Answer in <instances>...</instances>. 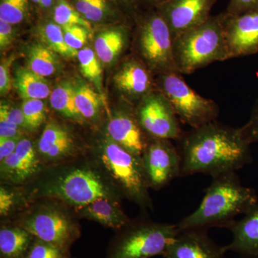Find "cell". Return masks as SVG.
<instances>
[{"instance_id":"obj_1","label":"cell","mask_w":258,"mask_h":258,"mask_svg":"<svg viewBox=\"0 0 258 258\" xmlns=\"http://www.w3.org/2000/svg\"><path fill=\"white\" fill-rule=\"evenodd\" d=\"M178 142L180 177L203 174L212 177L234 172L252 162L250 146L240 128L217 120L184 132Z\"/></svg>"},{"instance_id":"obj_2","label":"cell","mask_w":258,"mask_h":258,"mask_svg":"<svg viewBox=\"0 0 258 258\" xmlns=\"http://www.w3.org/2000/svg\"><path fill=\"white\" fill-rule=\"evenodd\" d=\"M258 203L256 191L244 186L236 172L212 177L201 203L195 211L176 224L179 231L230 228L235 218Z\"/></svg>"},{"instance_id":"obj_3","label":"cell","mask_w":258,"mask_h":258,"mask_svg":"<svg viewBox=\"0 0 258 258\" xmlns=\"http://www.w3.org/2000/svg\"><path fill=\"white\" fill-rule=\"evenodd\" d=\"M225 12L174 39V60L179 74L189 75L215 62L229 60Z\"/></svg>"},{"instance_id":"obj_4","label":"cell","mask_w":258,"mask_h":258,"mask_svg":"<svg viewBox=\"0 0 258 258\" xmlns=\"http://www.w3.org/2000/svg\"><path fill=\"white\" fill-rule=\"evenodd\" d=\"M113 241L107 258H151L164 255L179 232L177 225L142 222L130 224Z\"/></svg>"},{"instance_id":"obj_5","label":"cell","mask_w":258,"mask_h":258,"mask_svg":"<svg viewBox=\"0 0 258 258\" xmlns=\"http://www.w3.org/2000/svg\"><path fill=\"white\" fill-rule=\"evenodd\" d=\"M158 90L172 106L181 123L197 128L216 120L220 109L216 102L200 96L178 73L159 75Z\"/></svg>"},{"instance_id":"obj_6","label":"cell","mask_w":258,"mask_h":258,"mask_svg":"<svg viewBox=\"0 0 258 258\" xmlns=\"http://www.w3.org/2000/svg\"><path fill=\"white\" fill-rule=\"evenodd\" d=\"M138 46L149 70L159 75L178 73L172 34L156 8L139 20Z\"/></svg>"},{"instance_id":"obj_7","label":"cell","mask_w":258,"mask_h":258,"mask_svg":"<svg viewBox=\"0 0 258 258\" xmlns=\"http://www.w3.org/2000/svg\"><path fill=\"white\" fill-rule=\"evenodd\" d=\"M102 164L117 186L130 200L142 206L150 205L142 160L108 137L101 147Z\"/></svg>"},{"instance_id":"obj_8","label":"cell","mask_w":258,"mask_h":258,"mask_svg":"<svg viewBox=\"0 0 258 258\" xmlns=\"http://www.w3.org/2000/svg\"><path fill=\"white\" fill-rule=\"evenodd\" d=\"M135 113L141 128L150 139L178 141L184 133L170 103L159 90L144 98Z\"/></svg>"},{"instance_id":"obj_9","label":"cell","mask_w":258,"mask_h":258,"mask_svg":"<svg viewBox=\"0 0 258 258\" xmlns=\"http://www.w3.org/2000/svg\"><path fill=\"white\" fill-rule=\"evenodd\" d=\"M20 226L35 238L66 252L80 235L77 225L63 212L52 208L40 209L23 220Z\"/></svg>"},{"instance_id":"obj_10","label":"cell","mask_w":258,"mask_h":258,"mask_svg":"<svg viewBox=\"0 0 258 258\" xmlns=\"http://www.w3.org/2000/svg\"><path fill=\"white\" fill-rule=\"evenodd\" d=\"M141 160L149 187L161 189L181 176V154L171 140L150 139Z\"/></svg>"},{"instance_id":"obj_11","label":"cell","mask_w":258,"mask_h":258,"mask_svg":"<svg viewBox=\"0 0 258 258\" xmlns=\"http://www.w3.org/2000/svg\"><path fill=\"white\" fill-rule=\"evenodd\" d=\"M51 195L81 208L98 199L110 198L109 189L95 171L76 169L61 176L51 187Z\"/></svg>"},{"instance_id":"obj_12","label":"cell","mask_w":258,"mask_h":258,"mask_svg":"<svg viewBox=\"0 0 258 258\" xmlns=\"http://www.w3.org/2000/svg\"><path fill=\"white\" fill-rule=\"evenodd\" d=\"M217 0H169L156 8L170 29L173 38L205 23Z\"/></svg>"},{"instance_id":"obj_13","label":"cell","mask_w":258,"mask_h":258,"mask_svg":"<svg viewBox=\"0 0 258 258\" xmlns=\"http://www.w3.org/2000/svg\"><path fill=\"white\" fill-rule=\"evenodd\" d=\"M225 34L230 58L257 53L258 8L235 16L225 14Z\"/></svg>"},{"instance_id":"obj_14","label":"cell","mask_w":258,"mask_h":258,"mask_svg":"<svg viewBox=\"0 0 258 258\" xmlns=\"http://www.w3.org/2000/svg\"><path fill=\"white\" fill-rule=\"evenodd\" d=\"M227 249L209 237L207 230L179 231L164 254V258H224Z\"/></svg>"},{"instance_id":"obj_15","label":"cell","mask_w":258,"mask_h":258,"mask_svg":"<svg viewBox=\"0 0 258 258\" xmlns=\"http://www.w3.org/2000/svg\"><path fill=\"white\" fill-rule=\"evenodd\" d=\"M112 141L141 159L149 139L139 125L135 112H117L107 126Z\"/></svg>"},{"instance_id":"obj_16","label":"cell","mask_w":258,"mask_h":258,"mask_svg":"<svg viewBox=\"0 0 258 258\" xmlns=\"http://www.w3.org/2000/svg\"><path fill=\"white\" fill-rule=\"evenodd\" d=\"M229 230L232 240L226 246L227 251H233L244 258H258V203Z\"/></svg>"},{"instance_id":"obj_17","label":"cell","mask_w":258,"mask_h":258,"mask_svg":"<svg viewBox=\"0 0 258 258\" xmlns=\"http://www.w3.org/2000/svg\"><path fill=\"white\" fill-rule=\"evenodd\" d=\"M113 81L117 88L132 99L141 101L153 91L149 69L143 62L135 59L123 63L115 74Z\"/></svg>"},{"instance_id":"obj_18","label":"cell","mask_w":258,"mask_h":258,"mask_svg":"<svg viewBox=\"0 0 258 258\" xmlns=\"http://www.w3.org/2000/svg\"><path fill=\"white\" fill-rule=\"evenodd\" d=\"M38 159L31 141L21 139L15 152L1 161L3 178L20 183L25 181L37 172Z\"/></svg>"},{"instance_id":"obj_19","label":"cell","mask_w":258,"mask_h":258,"mask_svg":"<svg viewBox=\"0 0 258 258\" xmlns=\"http://www.w3.org/2000/svg\"><path fill=\"white\" fill-rule=\"evenodd\" d=\"M79 209L83 216L114 230H120L130 222L118 204L111 198L98 199Z\"/></svg>"},{"instance_id":"obj_20","label":"cell","mask_w":258,"mask_h":258,"mask_svg":"<svg viewBox=\"0 0 258 258\" xmlns=\"http://www.w3.org/2000/svg\"><path fill=\"white\" fill-rule=\"evenodd\" d=\"M33 237L21 226L3 227L0 230V254L2 258H25Z\"/></svg>"},{"instance_id":"obj_21","label":"cell","mask_w":258,"mask_h":258,"mask_svg":"<svg viewBox=\"0 0 258 258\" xmlns=\"http://www.w3.org/2000/svg\"><path fill=\"white\" fill-rule=\"evenodd\" d=\"M15 86L20 96L25 99H45L51 94L50 88L45 78L30 69L20 68L16 72Z\"/></svg>"},{"instance_id":"obj_22","label":"cell","mask_w":258,"mask_h":258,"mask_svg":"<svg viewBox=\"0 0 258 258\" xmlns=\"http://www.w3.org/2000/svg\"><path fill=\"white\" fill-rule=\"evenodd\" d=\"M126 32L123 29L114 28L101 32L95 42V52L98 58L110 63L118 57L125 45Z\"/></svg>"},{"instance_id":"obj_23","label":"cell","mask_w":258,"mask_h":258,"mask_svg":"<svg viewBox=\"0 0 258 258\" xmlns=\"http://www.w3.org/2000/svg\"><path fill=\"white\" fill-rule=\"evenodd\" d=\"M29 69L39 76L47 77L55 74L59 67L56 52L43 44H35L28 53Z\"/></svg>"},{"instance_id":"obj_24","label":"cell","mask_w":258,"mask_h":258,"mask_svg":"<svg viewBox=\"0 0 258 258\" xmlns=\"http://www.w3.org/2000/svg\"><path fill=\"white\" fill-rule=\"evenodd\" d=\"M50 105L53 109L68 118L79 121L82 118L76 104L75 86L70 82L60 83L51 92Z\"/></svg>"},{"instance_id":"obj_25","label":"cell","mask_w":258,"mask_h":258,"mask_svg":"<svg viewBox=\"0 0 258 258\" xmlns=\"http://www.w3.org/2000/svg\"><path fill=\"white\" fill-rule=\"evenodd\" d=\"M40 35L45 45L56 53L68 58L78 57L79 51L69 46L64 40L63 30L57 24L47 23L40 29Z\"/></svg>"},{"instance_id":"obj_26","label":"cell","mask_w":258,"mask_h":258,"mask_svg":"<svg viewBox=\"0 0 258 258\" xmlns=\"http://www.w3.org/2000/svg\"><path fill=\"white\" fill-rule=\"evenodd\" d=\"M75 86L76 104L84 118H93L98 115L101 106V98L86 83L80 81Z\"/></svg>"},{"instance_id":"obj_27","label":"cell","mask_w":258,"mask_h":258,"mask_svg":"<svg viewBox=\"0 0 258 258\" xmlns=\"http://www.w3.org/2000/svg\"><path fill=\"white\" fill-rule=\"evenodd\" d=\"M53 20L62 28L66 27H83L88 31L92 30L91 23L85 20L74 7L64 0H58L53 10Z\"/></svg>"},{"instance_id":"obj_28","label":"cell","mask_w":258,"mask_h":258,"mask_svg":"<svg viewBox=\"0 0 258 258\" xmlns=\"http://www.w3.org/2000/svg\"><path fill=\"white\" fill-rule=\"evenodd\" d=\"M78 58L83 76L96 85L99 91H101L102 70L96 52L89 47H85L79 51Z\"/></svg>"},{"instance_id":"obj_29","label":"cell","mask_w":258,"mask_h":258,"mask_svg":"<svg viewBox=\"0 0 258 258\" xmlns=\"http://www.w3.org/2000/svg\"><path fill=\"white\" fill-rule=\"evenodd\" d=\"M74 8L89 23H99L110 13L107 0H76Z\"/></svg>"},{"instance_id":"obj_30","label":"cell","mask_w":258,"mask_h":258,"mask_svg":"<svg viewBox=\"0 0 258 258\" xmlns=\"http://www.w3.org/2000/svg\"><path fill=\"white\" fill-rule=\"evenodd\" d=\"M28 0H1L0 20L18 25L28 17Z\"/></svg>"},{"instance_id":"obj_31","label":"cell","mask_w":258,"mask_h":258,"mask_svg":"<svg viewBox=\"0 0 258 258\" xmlns=\"http://www.w3.org/2000/svg\"><path fill=\"white\" fill-rule=\"evenodd\" d=\"M21 108L29 130L39 128L46 118V107L42 100H24Z\"/></svg>"},{"instance_id":"obj_32","label":"cell","mask_w":258,"mask_h":258,"mask_svg":"<svg viewBox=\"0 0 258 258\" xmlns=\"http://www.w3.org/2000/svg\"><path fill=\"white\" fill-rule=\"evenodd\" d=\"M69 135V132L62 125L56 122H50L45 126L39 140V152L42 157H45L51 148L60 142L61 139Z\"/></svg>"},{"instance_id":"obj_33","label":"cell","mask_w":258,"mask_h":258,"mask_svg":"<svg viewBox=\"0 0 258 258\" xmlns=\"http://www.w3.org/2000/svg\"><path fill=\"white\" fill-rule=\"evenodd\" d=\"M25 258H67V252L53 244L35 238Z\"/></svg>"},{"instance_id":"obj_34","label":"cell","mask_w":258,"mask_h":258,"mask_svg":"<svg viewBox=\"0 0 258 258\" xmlns=\"http://www.w3.org/2000/svg\"><path fill=\"white\" fill-rule=\"evenodd\" d=\"M64 32V40L69 46L74 50H78L82 48L88 40L89 31L83 27L71 26L62 28Z\"/></svg>"},{"instance_id":"obj_35","label":"cell","mask_w":258,"mask_h":258,"mask_svg":"<svg viewBox=\"0 0 258 258\" xmlns=\"http://www.w3.org/2000/svg\"><path fill=\"white\" fill-rule=\"evenodd\" d=\"M241 129L249 143H258V99L254 103L248 121Z\"/></svg>"},{"instance_id":"obj_36","label":"cell","mask_w":258,"mask_h":258,"mask_svg":"<svg viewBox=\"0 0 258 258\" xmlns=\"http://www.w3.org/2000/svg\"><path fill=\"white\" fill-rule=\"evenodd\" d=\"M258 8V0H230L225 12L228 16H235Z\"/></svg>"},{"instance_id":"obj_37","label":"cell","mask_w":258,"mask_h":258,"mask_svg":"<svg viewBox=\"0 0 258 258\" xmlns=\"http://www.w3.org/2000/svg\"><path fill=\"white\" fill-rule=\"evenodd\" d=\"M21 128L8 119L3 112L0 111V139L21 137Z\"/></svg>"},{"instance_id":"obj_38","label":"cell","mask_w":258,"mask_h":258,"mask_svg":"<svg viewBox=\"0 0 258 258\" xmlns=\"http://www.w3.org/2000/svg\"><path fill=\"white\" fill-rule=\"evenodd\" d=\"M0 111L3 112L10 121L18 125L20 128L28 129V125H27L22 108L10 107L9 105L1 104Z\"/></svg>"},{"instance_id":"obj_39","label":"cell","mask_w":258,"mask_h":258,"mask_svg":"<svg viewBox=\"0 0 258 258\" xmlns=\"http://www.w3.org/2000/svg\"><path fill=\"white\" fill-rule=\"evenodd\" d=\"M15 195L10 190L1 186L0 188V214L1 216H6L14 208Z\"/></svg>"},{"instance_id":"obj_40","label":"cell","mask_w":258,"mask_h":258,"mask_svg":"<svg viewBox=\"0 0 258 258\" xmlns=\"http://www.w3.org/2000/svg\"><path fill=\"white\" fill-rule=\"evenodd\" d=\"M15 30L13 25L0 20V48L4 50L14 40Z\"/></svg>"},{"instance_id":"obj_41","label":"cell","mask_w":258,"mask_h":258,"mask_svg":"<svg viewBox=\"0 0 258 258\" xmlns=\"http://www.w3.org/2000/svg\"><path fill=\"white\" fill-rule=\"evenodd\" d=\"M21 137L0 139V161H3L16 150Z\"/></svg>"},{"instance_id":"obj_42","label":"cell","mask_w":258,"mask_h":258,"mask_svg":"<svg viewBox=\"0 0 258 258\" xmlns=\"http://www.w3.org/2000/svg\"><path fill=\"white\" fill-rule=\"evenodd\" d=\"M12 79L8 62H2L0 66V93L2 96L8 94L11 91Z\"/></svg>"},{"instance_id":"obj_43","label":"cell","mask_w":258,"mask_h":258,"mask_svg":"<svg viewBox=\"0 0 258 258\" xmlns=\"http://www.w3.org/2000/svg\"><path fill=\"white\" fill-rule=\"evenodd\" d=\"M32 2L43 9H48L53 5V0H32Z\"/></svg>"},{"instance_id":"obj_44","label":"cell","mask_w":258,"mask_h":258,"mask_svg":"<svg viewBox=\"0 0 258 258\" xmlns=\"http://www.w3.org/2000/svg\"><path fill=\"white\" fill-rule=\"evenodd\" d=\"M144 3H147L149 6L152 7V8H156L160 5L164 4L166 2L169 0H142Z\"/></svg>"},{"instance_id":"obj_45","label":"cell","mask_w":258,"mask_h":258,"mask_svg":"<svg viewBox=\"0 0 258 258\" xmlns=\"http://www.w3.org/2000/svg\"><path fill=\"white\" fill-rule=\"evenodd\" d=\"M137 1V0H113V2H115V3H120V4H123L126 5V6H133L134 3Z\"/></svg>"}]
</instances>
